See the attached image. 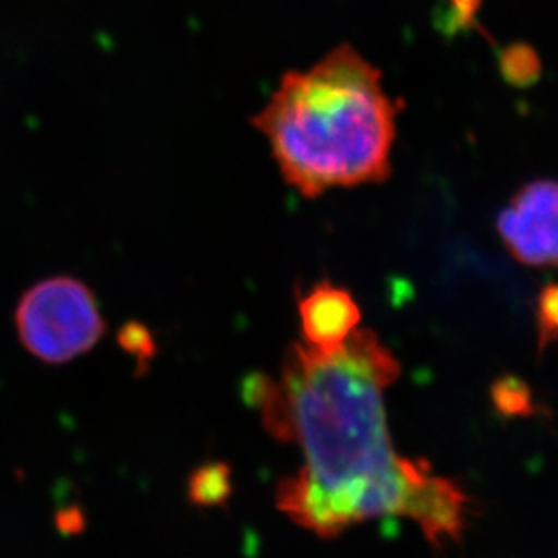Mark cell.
I'll return each instance as SVG.
<instances>
[{"label":"cell","instance_id":"obj_1","mask_svg":"<svg viewBox=\"0 0 558 558\" xmlns=\"http://www.w3.org/2000/svg\"><path fill=\"white\" fill-rule=\"evenodd\" d=\"M399 374L392 350L357 328L333 350L294 343L278 377L248 379L245 396L265 428L303 456L276 495L294 524L330 538L376 517L401 515L410 486L429 464L393 450L385 390Z\"/></svg>","mask_w":558,"mask_h":558},{"label":"cell","instance_id":"obj_4","mask_svg":"<svg viewBox=\"0 0 558 558\" xmlns=\"http://www.w3.org/2000/svg\"><path fill=\"white\" fill-rule=\"evenodd\" d=\"M497 232L519 264L558 267V182L535 180L521 187L497 216Z\"/></svg>","mask_w":558,"mask_h":558},{"label":"cell","instance_id":"obj_10","mask_svg":"<svg viewBox=\"0 0 558 558\" xmlns=\"http://www.w3.org/2000/svg\"><path fill=\"white\" fill-rule=\"evenodd\" d=\"M199 475H202V478L199 481L196 478L194 489L204 488V492L196 494V497H204V500H207L209 489H215L216 497H220L221 486H227V478H223V470L221 468H209V470H204Z\"/></svg>","mask_w":558,"mask_h":558},{"label":"cell","instance_id":"obj_2","mask_svg":"<svg viewBox=\"0 0 558 558\" xmlns=\"http://www.w3.org/2000/svg\"><path fill=\"white\" fill-rule=\"evenodd\" d=\"M396 117L379 70L344 44L283 75L251 124L269 140L284 182L316 198L390 177Z\"/></svg>","mask_w":558,"mask_h":558},{"label":"cell","instance_id":"obj_5","mask_svg":"<svg viewBox=\"0 0 558 558\" xmlns=\"http://www.w3.org/2000/svg\"><path fill=\"white\" fill-rule=\"evenodd\" d=\"M470 499L450 478L435 477L432 470L417 478L407 494L401 515L417 522L435 549L461 543L466 530Z\"/></svg>","mask_w":558,"mask_h":558},{"label":"cell","instance_id":"obj_8","mask_svg":"<svg viewBox=\"0 0 558 558\" xmlns=\"http://www.w3.org/2000/svg\"><path fill=\"white\" fill-rule=\"evenodd\" d=\"M500 70L510 84L526 87L537 81L541 64H538L537 53L533 49L526 48V46H513V48L506 49L502 54Z\"/></svg>","mask_w":558,"mask_h":558},{"label":"cell","instance_id":"obj_7","mask_svg":"<svg viewBox=\"0 0 558 558\" xmlns=\"http://www.w3.org/2000/svg\"><path fill=\"white\" fill-rule=\"evenodd\" d=\"M492 403L505 417H527L535 412L532 390L515 376H502L492 385Z\"/></svg>","mask_w":558,"mask_h":558},{"label":"cell","instance_id":"obj_6","mask_svg":"<svg viewBox=\"0 0 558 558\" xmlns=\"http://www.w3.org/2000/svg\"><path fill=\"white\" fill-rule=\"evenodd\" d=\"M300 319L301 343L333 350L360 328L361 311L349 290L323 281L301 298Z\"/></svg>","mask_w":558,"mask_h":558},{"label":"cell","instance_id":"obj_9","mask_svg":"<svg viewBox=\"0 0 558 558\" xmlns=\"http://www.w3.org/2000/svg\"><path fill=\"white\" fill-rule=\"evenodd\" d=\"M537 328L541 352L558 343V283L546 284L538 294Z\"/></svg>","mask_w":558,"mask_h":558},{"label":"cell","instance_id":"obj_3","mask_svg":"<svg viewBox=\"0 0 558 558\" xmlns=\"http://www.w3.org/2000/svg\"><path fill=\"white\" fill-rule=\"evenodd\" d=\"M24 349L48 365H64L95 349L106 330L97 300L81 279L57 276L33 284L15 311Z\"/></svg>","mask_w":558,"mask_h":558}]
</instances>
